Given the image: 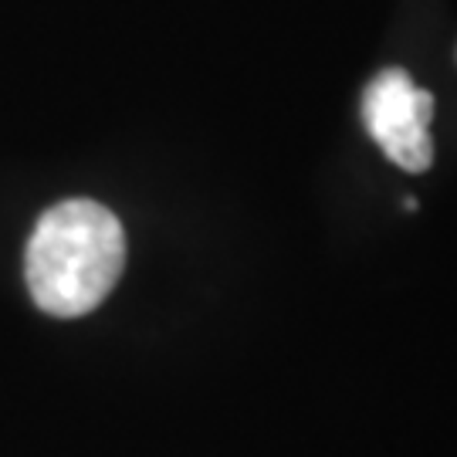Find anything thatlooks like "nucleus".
I'll return each mask as SVG.
<instances>
[{"label": "nucleus", "mask_w": 457, "mask_h": 457, "mask_svg": "<svg viewBox=\"0 0 457 457\" xmlns=\"http://www.w3.org/2000/svg\"><path fill=\"white\" fill-rule=\"evenodd\" d=\"M126 264V234L96 200H62L41 213L24 251V278L37 309L75 319L102 305Z\"/></svg>", "instance_id": "obj_1"}, {"label": "nucleus", "mask_w": 457, "mask_h": 457, "mask_svg": "<svg viewBox=\"0 0 457 457\" xmlns=\"http://www.w3.org/2000/svg\"><path fill=\"white\" fill-rule=\"evenodd\" d=\"M362 119L376 146L396 166L420 173L434 163V139H430L434 98L427 88L413 85L403 68H386L366 85Z\"/></svg>", "instance_id": "obj_2"}]
</instances>
